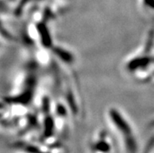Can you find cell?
<instances>
[{"instance_id": "1", "label": "cell", "mask_w": 154, "mask_h": 153, "mask_svg": "<svg viewBox=\"0 0 154 153\" xmlns=\"http://www.w3.org/2000/svg\"><path fill=\"white\" fill-rule=\"evenodd\" d=\"M154 40L146 38L143 49L128 63V69L141 81H154Z\"/></svg>"}, {"instance_id": "2", "label": "cell", "mask_w": 154, "mask_h": 153, "mask_svg": "<svg viewBox=\"0 0 154 153\" xmlns=\"http://www.w3.org/2000/svg\"><path fill=\"white\" fill-rule=\"evenodd\" d=\"M109 117L112 121L113 127L121 141V144L126 153H136L138 150V144L135 134L126 119L122 116L117 109H112L109 112Z\"/></svg>"}, {"instance_id": "3", "label": "cell", "mask_w": 154, "mask_h": 153, "mask_svg": "<svg viewBox=\"0 0 154 153\" xmlns=\"http://www.w3.org/2000/svg\"><path fill=\"white\" fill-rule=\"evenodd\" d=\"M91 153H113L112 140L106 132H100L91 145Z\"/></svg>"}, {"instance_id": "4", "label": "cell", "mask_w": 154, "mask_h": 153, "mask_svg": "<svg viewBox=\"0 0 154 153\" xmlns=\"http://www.w3.org/2000/svg\"><path fill=\"white\" fill-rule=\"evenodd\" d=\"M141 5L143 11L148 16L147 17H149L152 23L150 31L154 33V0H142Z\"/></svg>"}, {"instance_id": "5", "label": "cell", "mask_w": 154, "mask_h": 153, "mask_svg": "<svg viewBox=\"0 0 154 153\" xmlns=\"http://www.w3.org/2000/svg\"><path fill=\"white\" fill-rule=\"evenodd\" d=\"M21 153H42L41 151L36 149L35 148H30L28 146L24 147L22 150Z\"/></svg>"}]
</instances>
